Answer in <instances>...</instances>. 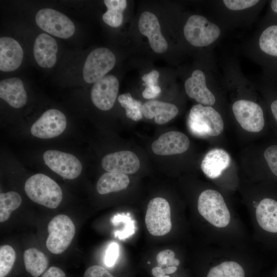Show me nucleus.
I'll return each mask as SVG.
<instances>
[{"mask_svg": "<svg viewBox=\"0 0 277 277\" xmlns=\"http://www.w3.org/2000/svg\"><path fill=\"white\" fill-rule=\"evenodd\" d=\"M27 196L34 202L50 209L58 206L63 199L60 186L48 176L36 173L29 177L24 186Z\"/></svg>", "mask_w": 277, "mask_h": 277, "instance_id": "nucleus-1", "label": "nucleus"}, {"mask_svg": "<svg viewBox=\"0 0 277 277\" xmlns=\"http://www.w3.org/2000/svg\"><path fill=\"white\" fill-rule=\"evenodd\" d=\"M188 124L190 131L199 136H217L224 127L223 118L215 109L200 104L191 108Z\"/></svg>", "mask_w": 277, "mask_h": 277, "instance_id": "nucleus-2", "label": "nucleus"}, {"mask_svg": "<svg viewBox=\"0 0 277 277\" xmlns=\"http://www.w3.org/2000/svg\"><path fill=\"white\" fill-rule=\"evenodd\" d=\"M197 210L207 221L216 227H225L230 222V214L225 200L215 190L207 189L200 194Z\"/></svg>", "mask_w": 277, "mask_h": 277, "instance_id": "nucleus-3", "label": "nucleus"}, {"mask_svg": "<svg viewBox=\"0 0 277 277\" xmlns=\"http://www.w3.org/2000/svg\"><path fill=\"white\" fill-rule=\"evenodd\" d=\"M183 32L186 39L197 47L211 45L218 39L221 34L218 26L198 14L192 15L188 18Z\"/></svg>", "mask_w": 277, "mask_h": 277, "instance_id": "nucleus-4", "label": "nucleus"}, {"mask_svg": "<svg viewBox=\"0 0 277 277\" xmlns=\"http://www.w3.org/2000/svg\"><path fill=\"white\" fill-rule=\"evenodd\" d=\"M48 236L46 247L52 253L63 252L69 247L75 235V226L66 215L54 216L48 225Z\"/></svg>", "mask_w": 277, "mask_h": 277, "instance_id": "nucleus-5", "label": "nucleus"}, {"mask_svg": "<svg viewBox=\"0 0 277 277\" xmlns=\"http://www.w3.org/2000/svg\"><path fill=\"white\" fill-rule=\"evenodd\" d=\"M145 224L149 232L154 236H163L172 228L170 207L167 201L155 197L148 203Z\"/></svg>", "mask_w": 277, "mask_h": 277, "instance_id": "nucleus-6", "label": "nucleus"}, {"mask_svg": "<svg viewBox=\"0 0 277 277\" xmlns=\"http://www.w3.org/2000/svg\"><path fill=\"white\" fill-rule=\"evenodd\" d=\"M116 58L112 52L107 48H97L88 55L83 70V78L88 83L97 82L114 66Z\"/></svg>", "mask_w": 277, "mask_h": 277, "instance_id": "nucleus-7", "label": "nucleus"}, {"mask_svg": "<svg viewBox=\"0 0 277 277\" xmlns=\"http://www.w3.org/2000/svg\"><path fill=\"white\" fill-rule=\"evenodd\" d=\"M35 19L37 25L41 29L57 37L68 38L75 32V26L70 19L52 9L39 10Z\"/></svg>", "mask_w": 277, "mask_h": 277, "instance_id": "nucleus-8", "label": "nucleus"}, {"mask_svg": "<svg viewBox=\"0 0 277 277\" xmlns=\"http://www.w3.org/2000/svg\"><path fill=\"white\" fill-rule=\"evenodd\" d=\"M43 159L45 164L53 172L68 180H73L81 174L82 164L72 154L57 150L44 152Z\"/></svg>", "mask_w": 277, "mask_h": 277, "instance_id": "nucleus-9", "label": "nucleus"}, {"mask_svg": "<svg viewBox=\"0 0 277 277\" xmlns=\"http://www.w3.org/2000/svg\"><path fill=\"white\" fill-rule=\"evenodd\" d=\"M234 116L245 130L259 132L265 126V120L262 107L255 102L247 100L235 102L232 106Z\"/></svg>", "mask_w": 277, "mask_h": 277, "instance_id": "nucleus-10", "label": "nucleus"}, {"mask_svg": "<svg viewBox=\"0 0 277 277\" xmlns=\"http://www.w3.org/2000/svg\"><path fill=\"white\" fill-rule=\"evenodd\" d=\"M67 121L65 114L58 109H50L44 112L30 128V133L41 139L58 136L65 130Z\"/></svg>", "mask_w": 277, "mask_h": 277, "instance_id": "nucleus-11", "label": "nucleus"}, {"mask_svg": "<svg viewBox=\"0 0 277 277\" xmlns=\"http://www.w3.org/2000/svg\"><path fill=\"white\" fill-rule=\"evenodd\" d=\"M119 88L117 78L108 75L95 82L91 90V98L93 104L103 111L110 110L116 99Z\"/></svg>", "mask_w": 277, "mask_h": 277, "instance_id": "nucleus-12", "label": "nucleus"}, {"mask_svg": "<svg viewBox=\"0 0 277 277\" xmlns=\"http://www.w3.org/2000/svg\"><path fill=\"white\" fill-rule=\"evenodd\" d=\"M101 165L107 172L130 174L138 171L140 162L134 153L122 150L105 155L102 159Z\"/></svg>", "mask_w": 277, "mask_h": 277, "instance_id": "nucleus-13", "label": "nucleus"}, {"mask_svg": "<svg viewBox=\"0 0 277 277\" xmlns=\"http://www.w3.org/2000/svg\"><path fill=\"white\" fill-rule=\"evenodd\" d=\"M138 28L141 33L148 37L150 47L155 52L162 53L167 50V42L161 33L155 14L149 11L143 12L138 20Z\"/></svg>", "mask_w": 277, "mask_h": 277, "instance_id": "nucleus-14", "label": "nucleus"}, {"mask_svg": "<svg viewBox=\"0 0 277 277\" xmlns=\"http://www.w3.org/2000/svg\"><path fill=\"white\" fill-rule=\"evenodd\" d=\"M189 140L184 133L171 131L162 134L151 145L152 151L160 155L184 153L189 147Z\"/></svg>", "mask_w": 277, "mask_h": 277, "instance_id": "nucleus-15", "label": "nucleus"}, {"mask_svg": "<svg viewBox=\"0 0 277 277\" xmlns=\"http://www.w3.org/2000/svg\"><path fill=\"white\" fill-rule=\"evenodd\" d=\"M185 89L187 95L200 104L211 106L215 103V97L208 88L204 72L200 70L193 71L190 77L185 83Z\"/></svg>", "mask_w": 277, "mask_h": 277, "instance_id": "nucleus-16", "label": "nucleus"}, {"mask_svg": "<svg viewBox=\"0 0 277 277\" xmlns=\"http://www.w3.org/2000/svg\"><path fill=\"white\" fill-rule=\"evenodd\" d=\"M23 51L19 44L9 37L0 38V70L4 72L13 71L22 64Z\"/></svg>", "mask_w": 277, "mask_h": 277, "instance_id": "nucleus-17", "label": "nucleus"}, {"mask_svg": "<svg viewBox=\"0 0 277 277\" xmlns=\"http://www.w3.org/2000/svg\"><path fill=\"white\" fill-rule=\"evenodd\" d=\"M57 44L55 39L46 33L38 35L34 44L33 54L37 64L42 68H51L56 61Z\"/></svg>", "mask_w": 277, "mask_h": 277, "instance_id": "nucleus-18", "label": "nucleus"}, {"mask_svg": "<svg viewBox=\"0 0 277 277\" xmlns=\"http://www.w3.org/2000/svg\"><path fill=\"white\" fill-rule=\"evenodd\" d=\"M231 159L228 153L221 148L209 151L203 159L201 167L209 178L219 177L230 165Z\"/></svg>", "mask_w": 277, "mask_h": 277, "instance_id": "nucleus-19", "label": "nucleus"}, {"mask_svg": "<svg viewBox=\"0 0 277 277\" xmlns=\"http://www.w3.org/2000/svg\"><path fill=\"white\" fill-rule=\"evenodd\" d=\"M0 97L14 108L23 107L27 101V93L22 80L14 77L1 81Z\"/></svg>", "mask_w": 277, "mask_h": 277, "instance_id": "nucleus-20", "label": "nucleus"}, {"mask_svg": "<svg viewBox=\"0 0 277 277\" xmlns=\"http://www.w3.org/2000/svg\"><path fill=\"white\" fill-rule=\"evenodd\" d=\"M142 113L146 118H154L156 124L163 125L175 117L179 113V109L174 104L151 100L143 105Z\"/></svg>", "mask_w": 277, "mask_h": 277, "instance_id": "nucleus-21", "label": "nucleus"}, {"mask_svg": "<svg viewBox=\"0 0 277 277\" xmlns=\"http://www.w3.org/2000/svg\"><path fill=\"white\" fill-rule=\"evenodd\" d=\"M257 222L264 230L277 233V201L266 197L259 203L255 210Z\"/></svg>", "mask_w": 277, "mask_h": 277, "instance_id": "nucleus-22", "label": "nucleus"}, {"mask_svg": "<svg viewBox=\"0 0 277 277\" xmlns=\"http://www.w3.org/2000/svg\"><path fill=\"white\" fill-rule=\"evenodd\" d=\"M130 183L126 174L107 172L101 176L96 184V190L101 194L126 189Z\"/></svg>", "mask_w": 277, "mask_h": 277, "instance_id": "nucleus-23", "label": "nucleus"}, {"mask_svg": "<svg viewBox=\"0 0 277 277\" xmlns=\"http://www.w3.org/2000/svg\"><path fill=\"white\" fill-rule=\"evenodd\" d=\"M26 270L33 277L41 275L48 266V259L42 251L35 248L26 250L23 254Z\"/></svg>", "mask_w": 277, "mask_h": 277, "instance_id": "nucleus-24", "label": "nucleus"}, {"mask_svg": "<svg viewBox=\"0 0 277 277\" xmlns=\"http://www.w3.org/2000/svg\"><path fill=\"white\" fill-rule=\"evenodd\" d=\"M107 11L103 15V21L112 27H119L123 22V12L126 8L125 0H105Z\"/></svg>", "mask_w": 277, "mask_h": 277, "instance_id": "nucleus-25", "label": "nucleus"}, {"mask_svg": "<svg viewBox=\"0 0 277 277\" xmlns=\"http://www.w3.org/2000/svg\"><path fill=\"white\" fill-rule=\"evenodd\" d=\"M22 202L20 194L15 191L0 194V222L6 221L11 212L17 209Z\"/></svg>", "mask_w": 277, "mask_h": 277, "instance_id": "nucleus-26", "label": "nucleus"}, {"mask_svg": "<svg viewBox=\"0 0 277 277\" xmlns=\"http://www.w3.org/2000/svg\"><path fill=\"white\" fill-rule=\"evenodd\" d=\"M243 268L237 262L225 261L210 269L207 277H245Z\"/></svg>", "mask_w": 277, "mask_h": 277, "instance_id": "nucleus-27", "label": "nucleus"}, {"mask_svg": "<svg viewBox=\"0 0 277 277\" xmlns=\"http://www.w3.org/2000/svg\"><path fill=\"white\" fill-rule=\"evenodd\" d=\"M259 44L264 53L277 57V25L269 26L263 31Z\"/></svg>", "mask_w": 277, "mask_h": 277, "instance_id": "nucleus-28", "label": "nucleus"}, {"mask_svg": "<svg viewBox=\"0 0 277 277\" xmlns=\"http://www.w3.org/2000/svg\"><path fill=\"white\" fill-rule=\"evenodd\" d=\"M117 100L125 108L127 117L134 121H138L143 118V105L140 101L133 99L129 93L120 95Z\"/></svg>", "mask_w": 277, "mask_h": 277, "instance_id": "nucleus-29", "label": "nucleus"}, {"mask_svg": "<svg viewBox=\"0 0 277 277\" xmlns=\"http://www.w3.org/2000/svg\"><path fill=\"white\" fill-rule=\"evenodd\" d=\"M15 252L10 245H5L0 248V277H5L12 269L15 260Z\"/></svg>", "mask_w": 277, "mask_h": 277, "instance_id": "nucleus-30", "label": "nucleus"}, {"mask_svg": "<svg viewBox=\"0 0 277 277\" xmlns=\"http://www.w3.org/2000/svg\"><path fill=\"white\" fill-rule=\"evenodd\" d=\"M112 223L117 225L119 223H123L125 225L122 231H117L115 232V236L120 240L126 239L132 235L135 232L134 221L130 216L123 214H117L113 217Z\"/></svg>", "mask_w": 277, "mask_h": 277, "instance_id": "nucleus-31", "label": "nucleus"}, {"mask_svg": "<svg viewBox=\"0 0 277 277\" xmlns=\"http://www.w3.org/2000/svg\"><path fill=\"white\" fill-rule=\"evenodd\" d=\"M263 156L269 171L277 177V144H272L266 147Z\"/></svg>", "mask_w": 277, "mask_h": 277, "instance_id": "nucleus-32", "label": "nucleus"}, {"mask_svg": "<svg viewBox=\"0 0 277 277\" xmlns=\"http://www.w3.org/2000/svg\"><path fill=\"white\" fill-rule=\"evenodd\" d=\"M156 261L160 266H176L180 265V261L175 258V253L170 249L160 251L156 255Z\"/></svg>", "mask_w": 277, "mask_h": 277, "instance_id": "nucleus-33", "label": "nucleus"}, {"mask_svg": "<svg viewBox=\"0 0 277 277\" xmlns=\"http://www.w3.org/2000/svg\"><path fill=\"white\" fill-rule=\"evenodd\" d=\"M223 2L228 9L238 11L252 7L259 1L258 0H224Z\"/></svg>", "mask_w": 277, "mask_h": 277, "instance_id": "nucleus-34", "label": "nucleus"}, {"mask_svg": "<svg viewBox=\"0 0 277 277\" xmlns=\"http://www.w3.org/2000/svg\"><path fill=\"white\" fill-rule=\"evenodd\" d=\"M119 254L118 245L115 242L111 243L107 247L105 255V264L108 267L113 266L116 262Z\"/></svg>", "mask_w": 277, "mask_h": 277, "instance_id": "nucleus-35", "label": "nucleus"}, {"mask_svg": "<svg viewBox=\"0 0 277 277\" xmlns=\"http://www.w3.org/2000/svg\"><path fill=\"white\" fill-rule=\"evenodd\" d=\"M84 277H114L105 268L93 265L87 269L84 273Z\"/></svg>", "mask_w": 277, "mask_h": 277, "instance_id": "nucleus-36", "label": "nucleus"}, {"mask_svg": "<svg viewBox=\"0 0 277 277\" xmlns=\"http://www.w3.org/2000/svg\"><path fill=\"white\" fill-rule=\"evenodd\" d=\"M159 77V73L156 70H153L149 73L144 75L142 79L144 81V85L146 87L156 86Z\"/></svg>", "mask_w": 277, "mask_h": 277, "instance_id": "nucleus-37", "label": "nucleus"}, {"mask_svg": "<svg viewBox=\"0 0 277 277\" xmlns=\"http://www.w3.org/2000/svg\"><path fill=\"white\" fill-rule=\"evenodd\" d=\"M161 92V88L156 86L147 87L142 92L143 96L147 99L153 98L157 96Z\"/></svg>", "mask_w": 277, "mask_h": 277, "instance_id": "nucleus-38", "label": "nucleus"}, {"mask_svg": "<svg viewBox=\"0 0 277 277\" xmlns=\"http://www.w3.org/2000/svg\"><path fill=\"white\" fill-rule=\"evenodd\" d=\"M42 277H66L65 273L60 268L52 266L50 267L42 275Z\"/></svg>", "mask_w": 277, "mask_h": 277, "instance_id": "nucleus-39", "label": "nucleus"}, {"mask_svg": "<svg viewBox=\"0 0 277 277\" xmlns=\"http://www.w3.org/2000/svg\"><path fill=\"white\" fill-rule=\"evenodd\" d=\"M151 273L154 277H163L166 274L164 268L161 266L154 267Z\"/></svg>", "mask_w": 277, "mask_h": 277, "instance_id": "nucleus-40", "label": "nucleus"}, {"mask_svg": "<svg viewBox=\"0 0 277 277\" xmlns=\"http://www.w3.org/2000/svg\"><path fill=\"white\" fill-rule=\"evenodd\" d=\"M166 274H171L174 273L177 270L176 266H168L164 268Z\"/></svg>", "mask_w": 277, "mask_h": 277, "instance_id": "nucleus-41", "label": "nucleus"}, {"mask_svg": "<svg viewBox=\"0 0 277 277\" xmlns=\"http://www.w3.org/2000/svg\"><path fill=\"white\" fill-rule=\"evenodd\" d=\"M270 6L271 9L277 13V0H273L271 2Z\"/></svg>", "mask_w": 277, "mask_h": 277, "instance_id": "nucleus-42", "label": "nucleus"}, {"mask_svg": "<svg viewBox=\"0 0 277 277\" xmlns=\"http://www.w3.org/2000/svg\"><path fill=\"white\" fill-rule=\"evenodd\" d=\"M163 277H170V276H168V275H165V276H163Z\"/></svg>", "mask_w": 277, "mask_h": 277, "instance_id": "nucleus-43", "label": "nucleus"}, {"mask_svg": "<svg viewBox=\"0 0 277 277\" xmlns=\"http://www.w3.org/2000/svg\"><path fill=\"white\" fill-rule=\"evenodd\" d=\"M148 264H150V262H148Z\"/></svg>", "mask_w": 277, "mask_h": 277, "instance_id": "nucleus-44", "label": "nucleus"}]
</instances>
